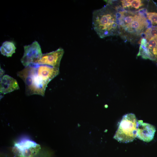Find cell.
I'll use <instances>...</instances> for the list:
<instances>
[{"instance_id": "obj_13", "label": "cell", "mask_w": 157, "mask_h": 157, "mask_svg": "<svg viewBox=\"0 0 157 157\" xmlns=\"http://www.w3.org/2000/svg\"><path fill=\"white\" fill-rule=\"evenodd\" d=\"M133 1V0H121L122 7L123 8L129 7L131 6V3Z\"/></svg>"}, {"instance_id": "obj_12", "label": "cell", "mask_w": 157, "mask_h": 157, "mask_svg": "<svg viewBox=\"0 0 157 157\" xmlns=\"http://www.w3.org/2000/svg\"><path fill=\"white\" fill-rule=\"evenodd\" d=\"M143 5L141 0H134L131 3V6L136 9H138L140 7Z\"/></svg>"}, {"instance_id": "obj_11", "label": "cell", "mask_w": 157, "mask_h": 157, "mask_svg": "<svg viewBox=\"0 0 157 157\" xmlns=\"http://www.w3.org/2000/svg\"><path fill=\"white\" fill-rule=\"evenodd\" d=\"M147 44L149 51L152 50L157 46L156 42L154 38H151L149 39Z\"/></svg>"}, {"instance_id": "obj_15", "label": "cell", "mask_w": 157, "mask_h": 157, "mask_svg": "<svg viewBox=\"0 0 157 157\" xmlns=\"http://www.w3.org/2000/svg\"><path fill=\"white\" fill-rule=\"evenodd\" d=\"M113 8L117 11V12L124 13H126V10L120 5L116 6L113 7Z\"/></svg>"}, {"instance_id": "obj_8", "label": "cell", "mask_w": 157, "mask_h": 157, "mask_svg": "<svg viewBox=\"0 0 157 157\" xmlns=\"http://www.w3.org/2000/svg\"><path fill=\"white\" fill-rule=\"evenodd\" d=\"M19 89L17 81L8 75H4L0 78V94L4 95Z\"/></svg>"}, {"instance_id": "obj_19", "label": "cell", "mask_w": 157, "mask_h": 157, "mask_svg": "<svg viewBox=\"0 0 157 157\" xmlns=\"http://www.w3.org/2000/svg\"><path fill=\"white\" fill-rule=\"evenodd\" d=\"M156 27L157 28V25H156Z\"/></svg>"}, {"instance_id": "obj_14", "label": "cell", "mask_w": 157, "mask_h": 157, "mask_svg": "<svg viewBox=\"0 0 157 157\" xmlns=\"http://www.w3.org/2000/svg\"><path fill=\"white\" fill-rule=\"evenodd\" d=\"M124 19L126 23L125 25H128L130 24L133 21V16L132 15H128L124 17Z\"/></svg>"}, {"instance_id": "obj_1", "label": "cell", "mask_w": 157, "mask_h": 157, "mask_svg": "<svg viewBox=\"0 0 157 157\" xmlns=\"http://www.w3.org/2000/svg\"><path fill=\"white\" fill-rule=\"evenodd\" d=\"M17 75L24 81L25 93L28 96H44L47 85L51 81L47 71L41 65L32 64L18 72Z\"/></svg>"}, {"instance_id": "obj_4", "label": "cell", "mask_w": 157, "mask_h": 157, "mask_svg": "<svg viewBox=\"0 0 157 157\" xmlns=\"http://www.w3.org/2000/svg\"><path fill=\"white\" fill-rule=\"evenodd\" d=\"M40 149V145L35 142L25 138L16 143L14 147L15 152L22 157H32Z\"/></svg>"}, {"instance_id": "obj_16", "label": "cell", "mask_w": 157, "mask_h": 157, "mask_svg": "<svg viewBox=\"0 0 157 157\" xmlns=\"http://www.w3.org/2000/svg\"><path fill=\"white\" fill-rule=\"evenodd\" d=\"M5 71L3 69L0 67V78H1L4 75Z\"/></svg>"}, {"instance_id": "obj_10", "label": "cell", "mask_w": 157, "mask_h": 157, "mask_svg": "<svg viewBox=\"0 0 157 157\" xmlns=\"http://www.w3.org/2000/svg\"><path fill=\"white\" fill-rule=\"evenodd\" d=\"M147 17L151 21L152 23L157 22V13L149 12L147 13Z\"/></svg>"}, {"instance_id": "obj_2", "label": "cell", "mask_w": 157, "mask_h": 157, "mask_svg": "<svg viewBox=\"0 0 157 157\" xmlns=\"http://www.w3.org/2000/svg\"><path fill=\"white\" fill-rule=\"evenodd\" d=\"M108 4L92 13V24L93 29L101 38L115 34L117 27L114 12Z\"/></svg>"}, {"instance_id": "obj_5", "label": "cell", "mask_w": 157, "mask_h": 157, "mask_svg": "<svg viewBox=\"0 0 157 157\" xmlns=\"http://www.w3.org/2000/svg\"><path fill=\"white\" fill-rule=\"evenodd\" d=\"M24 47V52L21 61L25 67L35 63L40 59L42 55L40 46L36 41Z\"/></svg>"}, {"instance_id": "obj_6", "label": "cell", "mask_w": 157, "mask_h": 157, "mask_svg": "<svg viewBox=\"0 0 157 157\" xmlns=\"http://www.w3.org/2000/svg\"><path fill=\"white\" fill-rule=\"evenodd\" d=\"M64 52L63 49L60 48L55 51L42 54L40 59L35 64L47 65L59 69Z\"/></svg>"}, {"instance_id": "obj_3", "label": "cell", "mask_w": 157, "mask_h": 157, "mask_svg": "<svg viewBox=\"0 0 157 157\" xmlns=\"http://www.w3.org/2000/svg\"><path fill=\"white\" fill-rule=\"evenodd\" d=\"M137 123L134 114L129 113L124 115L114 138L121 142L126 143L133 141L137 137Z\"/></svg>"}, {"instance_id": "obj_9", "label": "cell", "mask_w": 157, "mask_h": 157, "mask_svg": "<svg viewBox=\"0 0 157 157\" xmlns=\"http://www.w3.org/2000/svg\"><path fill=\"white\" fill-rule=\"evenodd\" d=\"M16 49L15 45L13 42L6 41L0 47V51L2 55L8 57H11L15 53Z\"/></svg>"}, {"instance_id": "obj_18", "label": "cell", "mask_w": 157, "mask_h": 157, "mask_svg": "<svg viewBox=\"0 0 157 157\" xmlns=\"http://www.w3.org/2000/svg\"><path fill=\"white\" fill-rule=\"evenodd\" d=\"M154 38L155 39V40L156 42V43H157V36L156 37H155V38Z\"/></svg>"}, {"instance_id": "obj_7", "label": "cell", "mask_w": 157, "mask_h": 157, "mask_svg": "<svg viewBox=\"0 0 157 157\" xmlns=\"http://www.w3.org/2000/svg\"><path fill=\"white\" fill-rule=\"evenodd\" d=\"M156 129L152 125L138 120L137 123V137L145 142H149L154 138Z\"/></svg>"}, {"instance_id": "obj_17", "label": "cell", "mask_w": 157, "mask_h": 157, "mask_svg": "<svg viewBox=\"0 0 157 157\" xmlns=\"http://www.w3.org/2000/svg\"><path fill=\"white\" fill-rule=\"evenodd\" d=\"M141 36L143 38L146 39L147 35L145 33H142L141 34Z\"/></svg>"}]
</instances>
